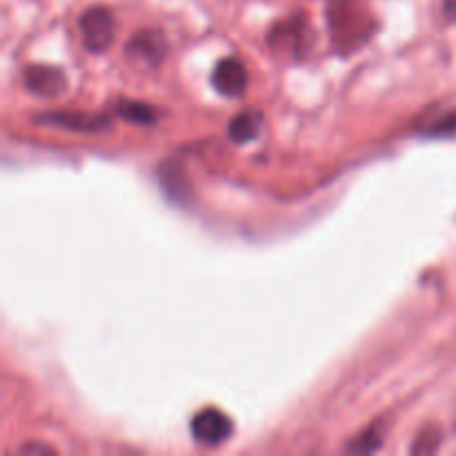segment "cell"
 <instances>
[{
	"label": "cell",
	"mask_w": 456,
	"mask_h": 456,
	"mask_svg": "<svg viewBox=\"0 0 456 456\" xmlns=\"http://www.w3.org/2000/svg\"><path fill=\"white\" fill-rule=\"evenodd\" d=\"M78 27L83 45L94 53L107 52L116 38V18L107 7H89L80 16Z\"/></svg>",
	"instance_id": "cell-1"
},
{
	"label": "cell",
	"mask_w": 456,
	"mask_h": 456,
	"mask_svg": "<svg viewBox=\"0 0 456 456\" xmlns=\"http://www.w3.org/2000/svg\"><path fill=\"white\" fill-rule=\"evenodd\" d=\"M232 432H234V426H232L230 417L216 408L200 410V412L191 419V436H194V441H199L200 445H208V448L225 444V441L230 439Z\"/></svg>",
	"instance_id": "cell-2"
},
{
	"label": "cell",
	"mask_w": 456,
	"mask_h": 456,
	"mask_svg": "<svg viewBox=\"0 0 456 456\" xmlns=\"http://www.w3.org/2000/svg\"><path fill=\"white\" fill-rule=\"evenodd\" d=\"M328 16L334 36L338 34L341 38H354L359 31L370 34L368 13L359 7V0H332Z\"/></svg>",
	"instance_id": "cell-3"
},
{
	"label": "cell",
	"mask_w": 456,
	"mask_h": 456,
	"mask_svg": "<svg viewBox=\"0 0 456 456\" xmlns=\"http://www.w3.org/2000/svg\"><path fill=\"white\" fill-rule=\"evenodd\" d=\"M127 53L129 58L142 62V65L159 67L167 53V38L159 29H142L132 36V40L127 43Z\"/></svg>",
	"instance_id": "cell-4"
},
{
	"label": "cell",
	"mask_w": 456,
	"mask_h": 456,
	"mask_svg": "<svg viewBox=\"0 0 456 456\" xmlns=\"http://www.w3.org/2000/svg\"><path fill=\"white\" fill-rule=\"evenodd\" d=\"M212 85L225 98L243 96L245 89H248V69H245L243 61L232 56L218 61V65L214 67Z\"/></svg>",
	"instance_id": "cell-5"
},
{
	"label": "cell",
	"mask_w": 456,
	"mask_h": 456,
	"mask_svg": "<svg viewBox=\"0 0 456 456\" xmlns=\"http://www.w3.org/2000/svg\"><path fill=\"white\" fill-rule=\"evenodd\" d=\"M22 80H25V87L29 89L31 94L43 98L61 96L67 89V76L65 71L58 69V67L31 65L27 67L25 74H22Z\"/></svg>",
	"instance_id": "cell-6"
},
{
	"label": "cell",
	"mask_w": 456,
	"mask_h": 456,
	"mask_svg": "<svg viewBox=\"0 0 456 456\" xmlns=\"http://www.w3.org/2000/svg\"><path fill=\"white\" fill-rule=\"evenodd\" d=\"M38 123L56 125V127L69 129V132H101L110 125L105 116L78 114V111H53V114L36 116Z\"/></svg>",
	"instance_id": "cell-7"
},
{
	"label": "cell",
	"mask_w": 456,
	"mask_h": 456,
	"mask_svg": "<svg viewBox=\"0 0 456 456\" xmlns=\"http://www.w3.org/2000/svg\"><path fill=\"white\" fill-rule=\"evenodd\" d=\"M263 114L258 110H245L232 118L230 127H227V136L236 145H248V142L256 141L263 132Z\"/></svg>",
	"instance_id": "cell-8"
},
{
	"label": "cell",
	"mask_w": 456,
	"mask_h": 456,
	"mask_svg": "<svg viewBox=\"0 0 456 456\" xmlns=\"http://www.w3.org/2000/svg\"><path fill=\"white\" fill-rule=\"evenodd\" d=\"M120 118L129 120V123L136 125H151L159 120V111L154 110L147 102H136V101H123L118 105Z\"/></svg>",
	"instance_id": "cell-9"
},
{
	"label": "cell",
	"mask_w": 456,
	"mask_h": 456,
	"mask_svg": "<svg viewBox=\"0 0 456 456\" xmlns=\"http://www.w3.org/2000/svg\"><path fill=\"white\" fill-rule=\"evenodd\" d=\"M383 445V426L381 423H374L368 430L361 432L350 445H347V452H374Z\"/></svg>",
	"instance_id": "cell-10"
},
{
	"label": "cell",
	"mask_w": 456,
	"mask_h": 456,
	"mask_svg": "<svg viewBox=\"0 0 456 456\" xmlns=\"http://www.w3.org/2000/svg\"><path fill=\"white\" fill-rule=\"evenodd\" d=\"M428 132H430L432 136H454L456 134V110L448 111L445 116H441V118L436 120L430 129H428Z\"/></svg>",
	"instance_id": "cell-11"
},
{
	"label": "cell",
	"mask_w": 456,
	"mask_h": 456,
	"mask_svg": "<svg viewBox=\"0 0 456 456\" xmlns=\"http://www.w3.org/2000/svg\"><path fill=\"white\" fill-rule=\"evenodd\" d=\"M439 448V432H423L417 439V444L412 445V452H435Z\"/></svg>",
	"instance_id": "cell-12"
},
{
	"label": "cell",
	"mask_w": 456,
	"mask_h": 456,
	"mask_svg": "<svg viewBox=\"0 0 456 456\" xmlns=\"http://www.w3.org/2000/svg\"><path fill=\"white\" fill-rule=\"evenodd\" d=\"M444 13L450 22H456V0H445Z\"/></svg>",
	"instance_id": "cell-13"
},
{
	"label": "cell",
	"mask_w": 456,
	"mask_h": 456,
	"mask_svg": "<svg viewBox=\"0 0 456 456\" xmlns=\"http://www.w3.org/2000/svg\"><path fill=\"white\" fill-rule=\"evenodd\" d=\"M20 452H25V454H40V452H49V454H52L53 450H52V448H40V445H25V448H22Z\"/></svg>",
	"instance_id": "cell-14"
}]
</instances>
